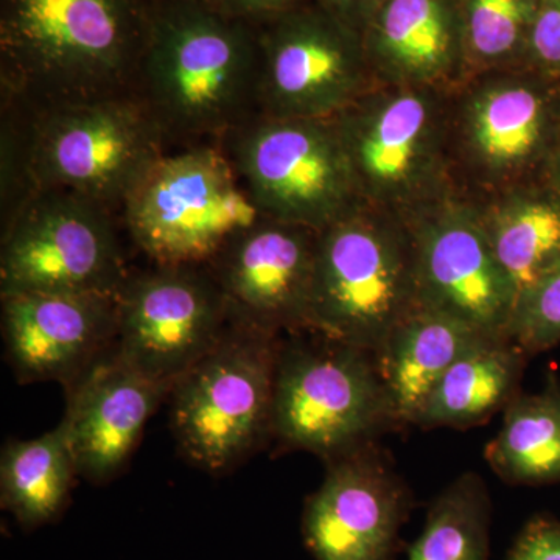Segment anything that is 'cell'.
<instances>
[{
    "instance_id": "cell-12",
    "label": "cell",
    "mask_w": 560,
    "mask_h": 560,
    "mask_svg": "<svg viewBox=\"0 0 560 560\" xmlns=\"http://www.w3.org/2000/svg\"><path fill=\"white\" fill-rule=\"evenodd\" d=\"M230 324L208 265H154L130 272L117 293L114 350L149 381L171 389Z\"/></svg>"
},
{
    "instance_id": "cell-24",
    "label": "cell",
    "mask_w": 560,
    "mask_h": 560,
    "mask_svg": "<svg viewBox=\"0 0 560 560\" xmlns=\"http://www.w3.org/2000/svg\"><path fill=\"white\" fill-rule=\"evenodd\" d=\"M486 463L511 486L560 482V381L539 393H518L504 408L503 425L486 445Z\"/></svg>"
},
{
    "instance_id": "cell-5",
    "label": "cell",
    "mask_w": 560,
    "mask_h": 560,
    "mask_svg": "<svg viewBox=\"0 0 560 560\" xmlns=\"http://www.w3.org/2000/svg\"><path fill=\"white\" fill-rule=\"evenodd\" d=\"M416 308L415 242L404 217L361 202L319 231L308 330L375 353Z\"/></svg>"
},
{
    "instance_id": "cell-20",
    "label": "cell",
    "mask_w": 560,
    "mask_h": 560,
    "mask_svg": "<svg viewBox=\"0 0 560 560\" xmlns=\"http://www.w3.org/2000/svg\"><path fill=\"white\" fill-rule=\"evenodd\" d=\"M490 337L459 320L416 308L375 352L397 427L411 425L448 368Z\"/></svg>"
},
{
    "instance_id": "cell-26",
    "label": "cell",
    "mask_w": 560,
    "mask_h": 560,
    "mask_svg": "<svg viewBox=\"0 0 560 560\" xmlns=\"http://www.w3.org/2000/svg\"><path fill=\"white\" fill-rule=\"evenodd\" d=\"M540 0H459L467 79L525 66ZM466 79V80H467Z\"/></svg>"
},
{
    "instance_id": "cell-9",
    "label": "cell",
    "mask_w": 560,
    "mask_h": 560,
    "mask_svg": "<svg viewBox=\"0 0 560 560\" xmlns=\"http://www.w3.org/2000/svg\"><path fill=\"white\" fill-rule=\"evenodd\" d=\"M261 217L217 145L168 150L120 213L125 235L154 265H206Z\"/></svg>"
},
{
    "instance_id": "cell-30",
    "label": "cell",
    "mask_w": 560,
    "mask_h": 560,
    "mask_svg": "<svg viewBox=\"0 0 560 560\" xmlns=\"http://www.w3.org/2000/svg\"><path fill=\"white\" fill-rule=\"evenodd\" d=\"M208 2L232 18L259 25L313 0H208Z\"/></svg>"
},
{
    "instance_id": "cell-10",
    "label": "cell",
    "mask_w": 560,
    "mask_h": 560,
    "mask_svg": "<svg viewBox=\"0 0 560 560\" xmlns=\"http://www.w3.org/2000/svg\"><path fill=\"white\" fill-rule=\"evenodd\" d=\"M217 147L267 219L319 232L363 202L330 119L256 114Z\"/></svg>"
},
{
    "instance_id": "cell-1",
    "label": "cell",
    "mask_w": 560,
    "mask_h": 560,
    "mask_svg": "<svg viewBox=\"0 0 560 560\" xmlns=\"http://www.w3.org/2000/svg\"><path fill=\"white\" fill-rule=\"evenodd\" d=\"M3 208L36 191L79 195L121 213L125 201L171 149L135 94L28 105L2 97Z\"/></svg>"
},
{
    "instance_id": "cell-11",
    "label": "cell",
    "mask_w": 560,
    "mask_h": 560,
    "mask_svg": "<svg viewBox=\"0 0 560 560\" xmlns=\"http://www.w3.org/2000/svg\"><path fill=\"white\" fill-rule=\"evenodd\" d=\"M119 213L66 194L36 191L2 224L0 298L119 293L130 270Z\"/></svg>"
},
{
    "instance_id": "cell-13",
    "label": "cell",
    "mask_w": 560,
    "mask_h": 560,
    "mask_svg": "<svg viewBox=\"0 0 560 560\" xmlns=\"http://www.w3.org/2000/svg\"><path fill=\"white\" fill-rule=\"evenodd\" d=\"M259 114L331 119L370 91L363 38L316 0L259 24Z\"/></svg>"
},
{
    "instance_id": "cell-25",
    "label": "cell",
    "mask_w": 560,
    "mask_h": 560,
    "mask_svg": "<svg viewBox=\"0 0 560 560\" xmlns=\"http://www.w3.org/2000/svg\"><path fill=\"white\" fill-rule=\"evenodd\" d=\"M492 501L480 475L466 471L442 490L408 560H489Z\"/></svg>"
},
{
    "instance_id": "cell-8",
    "label": "cell",
    "mask_w": 560,
    "mask_h": 560,
    "mask_svg": "<svg viewBox=\"0 0 560 560\" xmlns=\"http://www.w3.org/2000/svg\"><path fill=\"white\" fill-rule=\"evenodd\" d=\"M559 138L558 79L521 66L470 77L453 92V167L471 198L541 180Z\"/></svg>"
},
{
    "instance_id": "cell-17",
    "label": "cell",
    "mask_w": 560,
    "mask_h": 560,
    "mask_svg": "<svg viewBox=\"0 0 560 560\" xmlns=\"http://www.w3.org/2000/svg\"><path fill=\"white\" fill-rule=\"evenodd\" d=\"M5 355L18 382L68 389L114 349L117 294L27 293L0 298Z\"/></svg>"
},
{
    "instance_id": "cell-21",
    "label": "cell",
    "mask_w": 560,
    "mask_h": 560,
    "mask_svg": "<svg viewBox=\"0 0 560 560\" xmlns=\"http://www.w3.org/2000/svg\"><path fill=\"white\" fill-rule=\"evenodd\" d=\"M529 357L504 338H489L448 368L412 419L420 429L482 425L521 393Z\"/></svg>"
},
{
    "instance_id": "cell-28",
    "label": "cell",
    "mask_w": 560,
    "mask_h": 560,
    "mask_svg": "<svg viewBox=\"0 0 560 560\" xmlns=\"http://www.w3.org/2000/svg\"><path fill=\"white\" fill-rule=\"evenodd\" d=\"M525 66L560 80V0H540L529 32Z\"/></svg>"
},
{
    "instance_id": "cell-16",
    "label": "cell",
    "mask_w": 560,
    "mask_h": 560,
    "mask_svg": "<svg viewBox=\"0 0 560 560\" xmlns=\"http://www.w3.org/2000/svg\"><path fill=\"white\" fill-rule=\"evenodd\" d=\"M318 234L261 217L232 235L206 264L230 318L268 334L308 330Z\"/></svg>"
},
{
    "instance_id": "cell-31",
    "label": "cell",
    "mask_w": 560,
    "mask_h": 560,
    "mask_svg": "<svg viewBox=\"0 0 560 560\" xmlns=\"http://www.w3.org/2000/svg\"><path fill=\"white\" fill-rule=\"evenodd\" d=\"M316 2L361 35L382 0H316Z\"/></svg>"
},
{
    "instance_id": "cell-23",
    "label": "cell",
    "mask_w": 560,
    "mask_h": 560,
    "mask_svg": "<svg viewBox=\"0 0 560 560\" xmlns=\"http://www.w3.org/2000/svg\"><path fill=\"white\" fill-rule=\"evenodd\" d=\"M79 477L62 425L36 440H11L0 455V504L25 530L57 521Z\"/></svg>"
},
{
    "instance_id": "cell-2",
    "label": "cell",
    "mask_w": 560,
    "mask_h": 560,
    "mask_svg": "<svg viewBox=\"0 0 560 560\" xmlns=\"http://www.w3.org/2000/svg\"><path fill=\"white\" fill-rule=\"evenodd\" d=\"M259 25L208 0H150L132 94L171 149L219 145L259 114Z\"/></svg>"
},
{
    "instance_id": "cell-29",
    "label": "cell",
    "mask_w": 560,
    "mask_h": 560,
    "mask_svg": "<svg viewBox=\"0 0 560 560\" xmlns=\"http://www.w3.org/2000/svg\"><path fill=\"white\" fill-rule=\"evenodd\" d=\"M504 560H560V521L537 514L523 525Z\"/></svg>"
},
{
    "instance_id": "cell-14",
    "label": "cell",
    "mask_w": 560,
    "mask_h": 560,
    "mask_svg": "<svg viewBox=\"0 0 560 560\" xmlns=\"http://www.w3.org/2000/svg\"><path fill=\"white\" fill-rule=\"evenodd\" d=\"M401 217L415 242L418 307L508 340L517 290L490 248L477 201L455 190Z\"/></svg>"
},
{
    "instance_id": "cell-27",
    "label": "cell",
    "mask_w": 560,
    "mask_h": 560,
    "mask_svg": "<svg viewBox=\"0 0 560 560\" xmlns=\"http://www.w3.org/2000/svg\"><path fill=\"white\" fill-rule=\"evenodd\" d=\"M506 338L528 357L560 345V259L518 293Z\"/></svg>"
},
{
    "instance_id": "cell-4",
    "label": "cell",
    "mask_w": 560,
    "mask_h": 560,
    "mask_svg": "<svg viewBox=\"0 0 560 560\" xmlns=\"http://www.w3.org/2000/svg\"><path fill=\"white\" fill-rule=\"evenodd\" d=\"M453 92L374 84L331 117L361 201L407 215L459 190Z\"/></svg>"
},
{
    "instance_id": "cell-32",
    "label": "cell",
    "mask_w": 560,
    "mask_h": 560,
    "mask_svg": "<svg viewBox=\"0 0 560 560\" xmlns=\"http://www.w3.org/2000/svg\"><path fill=\"white\" fill-rule=\"evenodd\" d=\"M541 183L547 184L560 197V138L558 143H556L555 150H552L547 167H545Z\"/></svg>"
},
{
    "instance_id": "cell-22",
    "label": "cell",
    "mask_w": 560,
    "mask_h": 560,
    "mask_svg": "<svg viewBox=\"0 0 560 560\" xmlns=\"http://www.w3.org/2000/svg\"><path fill=\"white\" fill-rule=\"evenodd\" d=\"M474 200L490 248L518 296L560 259V197L536 180Z\"/></svg>"
},
{
    "instance_id": "cell-7",
    "label": "cell",
    "mask_w": 560,
    "mask_h": 560,
    "mask_svg": "<svg viewBox=\"0 0 560 560\" xmlns=\"http://www.w3.org/2000/svg\"><path fill=\"white\" fill-rule=\"evenodd\" d=\"M282 338L230 318L215 346L173 385L172 433L191 466L226 474L272 438Z\"/></svg>"
},
{
    "instance_id": "cell-19",
    "label": "cell",
    "mask_w": 560,
    "mask_h": 560,
    "mask_svg": "<svg viewBox=\"0 0 560 560\" xmlns=\"http://www.w3.org/2000/svg\"><path fill=\"white\" fill-rule=\"evenodd\" d=\"M361 38L375 84L455 91L467 79L459 0H382Z\"/></svg>"
},
{
    "instance_id": "cell-3",
    "label": "cell",
    "mask_w": 560,
    "mask_h": 560,
    "mask_svg": "<svg viewBox=\"0 0 560 560\" xmlns=\"http://www.w3.org/2000/svg\"><path fill=\"white\" fill-rule=\"evenodd\" d=\"M149 20L150 0H0V97L132 94Z\"/></svg>"
},
{
    "instance_id": "cell-15",
    "label": "cell",
    "mask_w": 560,
    "mask_h": 560,
    "mask_svg": "<svg viewBox=\"0 0 560 560\" xmlns=\"http://www.w3.org/2000/svg\"><path fill=\"white\" fill-rule=\"evenodd\" d=\"M411 490L375 442L327 463L305 500L302 539L315 560H396Z\"/></svg>"
},
{
    "instance_id": "cell-6",
    "label": "cell",
    "mask_w": 560,
    "mask_h": 560,
    "mask_svg": "<svg viewBox=\"0 0 560 560\" xmlns=\"http://www.w3.org/2000/svg\"><path fill=\"white\" fill-rule=\"evenodd\" d=\"M397 427L375 353L315 331L283 335L271 436L329 463Z\"/></svg>"
},
{
    "instance_id": "cell-18",
    "label": "cell",
    "mask_w": 560,
    "mask_h": 560,
    "mask_svg": "<svg viewBox=\"0 0 560 560\" xmlns=\"http://www.w3.org/2000/svg\"><path fill=\"white\" fill-rule=\"evenodd\" d=\"M66 390L61 425L79 477L97 486L120 474L147 422L171 394L128 366L114 349Z\"/></svg>"
}]
</instances>
